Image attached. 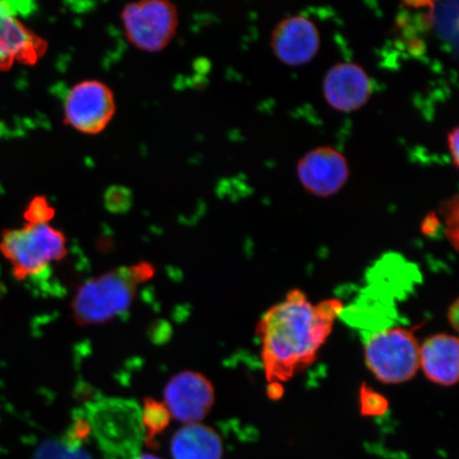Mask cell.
Listing matches in <instances>:
<instances>
[{
	"mask_svg": "<svg viewBox=\"0 0 459 459\" xmlns=\"http://www.w3.org/2000/svg\"><path fill=\"white\" fill-rule=\"evenodd\" d=\"M439 220L435 214L427 216L426 221L422 223V232L429 235L436 231V229L439 227Z\"/></svg>",
	"mask_w": 459,
	"mask_h": 459,
	"instance_id": "obj_22",
	"label": "cell"
},
{
	"mask_svg": "<svg viewBox=\"0 0 459 459\" xmlns=\"http://www.w3.org/2000/svg\"><path fill=\"white\" fill-rule=\"evenodd\" d=\"M458 145H459V130L457 127L453 129L447 134V147H449V151L452 156L453 164H455V168H458L459 157H458Z\"/></svg>",
	"mask_w": 459,
	"mask_h": 459,
	"instance_id": "obj_21",
	"label": "cell"
},
{
	"mask_svg": "<svg viewBox=\"0 0 459 459\" xmlns=\"http://www.w3.org/2000/svg\"><path fill=\"white\" fill-rule=\"evenodd\" d=\"M21 3L0 2V71L15 62L34 65L48 50V43L17 20Z\"/></svg>",
	"mask_w": 459,
	"mask_h": 459,
	"instance_id": "obj_10",
	"label": "cell"
},
{
	"mask_svg": "<svg viewBox=\"0 0 459 459\" xmlns=\"http://www.w3.org/2000/svg\"><path fill=\"white\" fill-rule=\"evenodd\" d=\"M297 172L303 188L321 198L340 193L350 177L346 157L333 147H318L304 154Z\"/></svg>",
	"mask_w": 459,
	"mask_h": 459,
	"instance_id": "obj_9",
	"label": "cell"
},
{
	"mask_svg": "<svg viewBox=\"0 0 459 459\" xmlns=\"http://www.w3.org/2000/svg\"><path fill=\"white\" fill-rule=\"evenodd\" d=\"M458 300L456 299L449 308V312H447V319H449L450 325L453 326V329L458 331Z\"/></svg>",
	"mask_w": 459,
	"mask_h": 459,
	"instance_id": "obj_23",
	"label": "cell"
},
{
	"mask_svg": "<svg viewBox=\"0 0 459 459\" xmlns=\"http://www.w3.org/2000/svg\"><path fill=\"white\" fill-rule=\"evenodd\" d=\"M284 393L283 385L281 384H268L267 394L273 400H278L282 397Z\"/></svg>",
	"mask_w": 459,
	"mask_h": 459,
	"instance_id": "obj_24",
	"label": "cell"
},
{
	"mask_svg": "<svg viewBox=\"0 0 459 459\" xmlns=\"http://www.w3.org/2000/svg\"><path fill=\"white\" fill-rule=\"evenodd\" d=\"M324 95L328 105L336 111H358L370 100L371 79L357 63H338L325 74Z\"/></svg>",
	"mask_w": 459,
	"mask_h": 459,
	"instance_id": "obj_12",
	"label": "cell"
},
{
	"mask_svg": "<svg viewBox=\"0 0 459 459\" xmlns=\"http://www.w3.org/2000/svg\"><path fill=\"white\" fill-rule=\"evenodd\" d=\"M103 204H105L106 209L113 214L127 213L134 204V195L128 187L111 186L105 193Z\"/></svg>",
	"mask_w": 459,
	"mask_h": 459,
	"instance_id": "obj_18",
	"label": "cell"
},
{
	"mask_svg": "<svg viewBox=\"0 0 459 459\" xmlns=\"http://www.w3.org/2000/svg\"><path fill=\"white\" fill-rule=\"evenodd\" d=\"M0 252L10 263L17 280L41 277L51 264L67 255V239L60 230L49 225H26L7 230L0 239Z\"/></svg>",
	"mask_w": 459,
	"mask_h": 459,
	"instance_id": "obj_3",
	"label": "cell"
},
{
	"mask_svg": "<svg viewBox=\"0 0 459 459\" xmlns=\"http://www.w3.org/2000/svg\"><path fill=\"white\" fill-rule=\"evenodd\" d=\"M365 360L384 384L409 382L420 369V343L402 326L378 331L366 342Z\"/></svg>",
	"mask_w": 459,
	"mask_h": 459,
	"instance_id": "obj_4",
	"label": "cell"
},
{
	"mask_svg": "<svg viewBox=\"0 0 459 459\" xmlns=\"http://www.w3.org/2000/svg\"><path fill=\"white\" fill-rule=\"evenodd\" d=\"M171 418L168 406L162 402L154 399L143 401L141 421L143 440L149 447L153 449L156 446L158 436L169 428Z\"/></svg>",
	"mask_w": 459,
	"mask_h": 459,
	"instance_id": "obj_15",
	"label": "cell"
},
{
	"mask_svg": "<svg viewBox=\"0 0 459 459\" xmlns=\"http://www.w3.org/2000/svg\"><path fill=\"white\" fill-rule=\"evenodd\" d=\"M32 459H93L82 445L66 439L44 441L34 452Z\"/></svg>",
	"mask_w": 459,
	"mask_h": 459,
	"instance_id": "obj_16",
	"label": "cell"
},
{
	"mask_svg": "<svg viewBox=\"0 0 459 459\" xmlns=\"http://www.w3.org/2000/svg\"><path fill=\"white\" fill-rule=\"evenodd\" d=\"M164 399L176 420L185 424L200 423L214 405L215 390L201 373L186 371L170 378L164 390Z\"/></svg>",
	"mask_w": 459,
	"mask_h": 459,
	"instance_id": "obj_8",
	"label": "cell"
},
{
	"mask_svg": "<svg viewBox=\"0 0 459 459\" xmlns=\"http://www.w3.org/2000/svg\"><path fill=\"white\" fill-rule=\"evenodd\" d=\"M420 368L429 381L441 386L455 385L459 377L458 338L436 334L420 344Z\"/></svg>",
	"mask_w": 459,
	"mask_h": 459,
	"instance_id": "obj_13",
	"label": "cell"
},
{
	"mask_svg": "<svg viewBox=\"0 0 459 459\" xmlns=\"http://www.w3.org/2000/svg\"><path fill=\"white\" fill-rule=\"evenodd\" d=\"M56 211L49 201L43 196L33 198L25 211V221L28 225H39L49 223L55 216Z\"/></svg>",
	"mask_w": 459,
	"mask_h": 459,
	"instance_id": "obj_19",
	"label": "cell"
},
{
	"mask_svg": "<svg viewBox=\"0 0 459 459\" xmlns=\"http://www.w3.org/2000/svg\"><path fill=\"white\" fill-rule=\"evenodd\" d=\"M117 112L113 91L100 80H84L68 91L65 122L80 134L95 135L105 130Z\"/></svg>",
	"mask_w": 459,
	"mask_h": 459,
	"instance_id": "obj_6",
	"label": "cell"
},
{
	"mask_svg": "<svg viewBox=\"0 0 459 459\" xmlns=\"http://www.w3.org/2000/svg\"><path fill=\"white\" fill-rule=\"evenodd\" d=\"M443 215L446 221V238H449L453 248L458 247V197L446 201L443 205Z\"/></svg>",
	"mask_w": 459,
	"mask_h": 459,
	"instance_id": "obj_20",
	"label": "cell"
},
{
	"mask_svg": "<svg viewBox=\"0 0 459 459\" xmlns=\"http://www.w3.org/2000/svg\"><path fill=\"white\" fill-rule=\"evenodd\" d=\"M128 41L149 54L160 53L174 39L179 13L168 0H142L125 5L120 14Z\"/></svg>",
	"mask_w": 459,
	"mask_h": 459,
	"instance_id": "obj_5",
	"label": "cell"
},
{
	"mask_svg": "<svg viewBox=\"0 0 459 459\" xmlns=\"http://www.w3.org/2000/svg\"><path fill=\"white\" fill-rule=\"evenodd\" d=\"M320 32L306 16L295 15L281 21L273 29L272 48L285 65L302 66L311 62L320 49Z\"/></svg>",
	"mask_w": 459,
	"mask_h": 459,
	"instance_id": "obj_11",
	"label": "cell"
},
{
	"mask_svg": "<svg viewBox=\"0 0 459 459\" xmlns=\"http://www.w3.org/2000/svg\"><path fill=\"white\" fill-rule=\"evenodd\" d=\"M153 275L148 263L135 264L103 273L80 287L72 301V316L79 325L106 324L128 311L137 290Z\"/></svg>",
	"mask_w": 459,
	"mask_h": 459,
	"instance_id": "obj_2",
	"label": "cell"
},
{
	"mask_svg": "<svg viewBox=\"0 0 459 459\" xmlns=\"http://www.w3.org/2000/svg\"><path fill=\"white\" fill-rule=\"evenodd\" d=\"M343 309L338 299L313 304L301 290H291L268 309L256 325L264 372L269 384L289 382L318 358Z\"/></svg>",
	"mask_w": 459,
	"mask_h": 459,
	"instance_id": "obj_1",
	"label": "cell"
},
{
	"mask_svg": "<svg viewBox=\"0 0 459 459\" xmlns=\"http://www.w3.org/2000/svg\"><path fill=\"white\" fill-rule=\"evenodd\" d=\"M91 430L103 446L111 449H132L143 438L141 409L134 401L105 399L90 409Z\"/></svg>",
	"mask_w": 459,
	"mask_h": 459,
	"instance_id": "obj_7",
	"label": "cell"
},
{
	"mask_svg": "<svg viewBox=\"0 0 459 459\" xmlns=\"http://www.w3.org/2000/svg\"><path fill=\"white\" fill-rule=\"evenodd\" d=\"M359 399L360 414L363 416H383L388 411L387 399L365 384L359 390Z\"/></svg>",
	"mask_w": 459,
	"mask_h": 459,
	"instance_id": "obj_17",
	"label": "cell"
},
{
	"mask_svg": "<svg viewBox=\"0 0 459 459\" xmlns=\"http://www.w3.org/2000/svg\"><path fill=\"white\" fill-rule=\"evenodd\" d=\"M172 459H221L223 446L215 429L188 423L177 430L170 443Z\"/></svg>",
	"mask_w": 459,
	"mask_h": 459,
	"instance_id": "obj_14",
	"label": "cell"
},
{
	"mask_svg": "<svg viewBox=\"0 0 459 459\" xmlns=\"http://www.w3.org/2000/svg\"><path fill=\"white\" fill-rule=\"evenodd\" d=\"M134 459H163L154 455H141Z\"/></svg>",
	"mask_w": 459,
	"mask_h": 459,
	"instance_id": "obj_25",
	"label": "cell"
}]
</instances>
